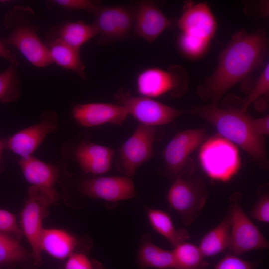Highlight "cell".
<instances>
[{
    "label": "cell",
    "instance_id": "obj_1",
    "mask_svg": "<svg viewBox=\"0 0 269 269\" xmlns=\"http://www.w3.org/2000/svg\"><path fill=\"white\" fill-rule=\"evenodd\" d=\"M268 47V39L263 31L235 33L220 54L214 73L199 86V96L217 105L229 89L260 65L267 54Z\"/></svg>",
    "mask_w": 269,
    "mask_h": 269
},
{
    "label": "cell",
    "instance_id": "obj_2",
    "mask_svg": "<svg viewBox=\"0 0 269 269\" xmlns=\"http://www.w3.org/2000/svg\"><path fill=\"white\" fill-rule=\"evenodd\" d=\"M190 112L212 124L219 135L243 149L263 168H267L264 137L256 132L253 118L246 111L241 109L221 108L210 103L195 106Z\"/></svg>",
    "mask_w": 269,
    "mask_h": 269
},
{
    "label": "cell",
    "instance_id": "obj_3",
    "mask_svg": "<svg viewBox=\"0 0 269 269\" xmlns=\"http://www.w3.org/2000/svg\"><path fill=\"white\" fill-rule=\"evenodd\" d=\"M34 15L29 7L18 6L12 9L4 21L5 27L11 32L3 42L15 47L35 66L43 68L53 62L48 47L41 41L30 22Z\"/></svg>",
    "mask_w": 269,
    "mask_h": 269
},
{
    "label": "cell",
    "instance_id": "obj_4",
    "mask_svg": "<svg viewBox=\"0 0 269 269\" xmlns=\"http://www.w3.org/2000/svg\"><path fill=\"white\" fill-rule=\"evenodd\" d=\"M57 198L56 192L32 185L28 189V198L20 213V228L31 247L35 267L42 263L39 241L43 221L48 214V208Z\"/></svg>",
    "mask_w": 269,
    "mask_h": 269
},
{
    "label": "cell",
    "instance_id": "obj_5",
    "mask_svg": "<svg viewBox=\"0 0 269 269\" xmlns=\"http://www.w3.org/2000/svg\"><path fill=\"white\" fill-rule=\"evenodd\" d=\"M199 160L209 177L222 182L230 180L241 166L237 146L219 134L209 138L202 145Z\"/></svg>",
    "mask_w": 269,
    "mask_h": 269
},
{
    "label": "cell",
    "instance_id": "obj_6",
    "mask_svg": "<svg viewBox=\"0 0 269 269\" xmlns=\"http://www.w3.org/2000/svg\"><path fill=\"white\" fill-rule=\"evenodd\" d=\"M241 194H233L228 210L230 216V254L239 256L246 252L269 247L268 241L248 217L241 206Z\"/></svg>",
    "mask_w": 269,
    "mask_h": 269
},
{
    "label": "cell",
    "instance_id": "obj_7",
    "mask_svg": "<svg viewBox=\"0 0 269 269\" xmlns=\"http://www.w3.org/2000/svg\"><path fill=\"white\" fill-rule=\"evenodd\" d=\"M208 193L199 177L176 179L167 195L170 206L179 215L186 226L193 224L204 207Z\"/></svg>",
    "mask_w": 269,
    "mask_h": 269
},
{
    "label": "cell",
    "instance_id": "obj_8",
    "mask_svg": "<svg viewBox=\"0 0 269 269\" xmlns=\"http://www.w3.org/2000/svg\"><path fill=\"white\" fill-rule=\"evenodd\" d=\"M187 75L180 66H171L165 70L157 67L141 71L136 79V87L142 96L157 97L167 93L174 96L182 95L187 89Z\"/></svg>",
    "mask_w": 269,
    "mask_h": 269
},
{
    "label": "cell",
    "instance_id": "obj_9",
    "mask_svg": "<svg viewBox=\"0 0 269 269\" xmlns=\"http://www.w3.org/2000/svg\"><path fill=\"white\" fill-rule=\"evenodd\" d=\"M205 129H190L178 132L168 143L163 152L166 165L174 180L192 177L194 168L187 163L189 155L206 137Z\"/></svg>",
    "mask_w": 269,
    "mask_h": 269
},
{
    "label": "cell",
    "instance_id": "obj_10",
    "mask_svg": "<svg viewBox=\"0 0 269 269\" xmlns=\"http://www.w3.org/2000/svg\"><path fill=\"white\" fill-rule=\"evenodd\" d=\"M115 98L117 104L122 106L128 114L140 124L147 126L154 127L171 123L185 112L150 98L131 96L123 89L118 91Z\"/></svg>",
    "mask_w": 269,
    "mask_h": 269
},
{
    "label": "cell",
    "instance_id": "obj_11",
    "mask_svg": "<svg viewBox=\"0 0 269 269\" xmlns=\"http://www.w3.org/2000/svg\"><path fill=\"white\" fill-rule=\"evenodd\" d=\"M156 137L154 127L140 124L133 134L119 149L117 167L125 176L130 178L153 155Z\"/></svg>",
    "mask_w": 269,
    "mask_h": 269
},
{
    "label": "cell",
    "instance_id": "obj_12",
    "mask_svg": "<svg viewBox=\"0 0 269 269\" xmlns=\"http://www.w3.org/2000/svg\"><path fill=\"white\" fill-rule=\"evenodd\" d=\"M93 23L100 36V42L128 37L134 24L135 10L130 6H100L94 12Z\"/></svg>",
    "mask_w": 269,
    "mask_h": 269
},
{
    "label": "cell",
    "instance_id": "obj_13",
    "mask_svg": "<svg viewBox=\"0 0 269 269\" xmlns=\"http://www.w3.org/2000/svg\"><path fill=\"white\" fill-rule=\"evenodd\" d=\"M81 190L85 196L112 202L133 198L137 195L133 181L125 176L89 179L82 183Z\"/></svg>",
    "mask_w": 269,
    "mask_h": 269
},
{
    "label": "cell",
    "instance_id": "obj_14",
    "mask_svg": "<svg viewBox=\"0 0 269 269\" xmlns=\"http://www.w3.org/2000/svg\"><path fill=\"white\" fill-rule=\"evenodd\" d=\"M181 33L209 42L216 30V21L206 2H187L177 21Z\"/></svg>",
    "mask_w": 269,
    "mask_h": 269
},
{
    "label": "cell",
    "instance_id": "obj_15",
    "mask_svg": "<svg viewBox=\"0 0 269 269\" xmlns=\"http://www.w3.org/2000/svg\"><path fill=\"white\" fill-rule=\"evenodd\" d=\"M72 114L75 120L85 127L107 123L121 125L128 115L120 104L108 103L77 104L74 106Z\"/></svg>",
    "mask_w": 269,
    "mask_h": 269
},
{
    "label": "cell",
    "instance_id": "obj_16",
    "mask_svg": "<svg viewBox=\"0 0 269 269\" xmlns=\"http://www.w3.org/2000/svg\"><path fill=\"white\" fill-rule=\"evenodd\" d=\"M171 26V21L152 2H140L135 9L134 27L137 37L152 42Z\"/></svg>",
    "mask_w": 269,
    "mask_h": 269
},
{
    "label": "cell",
    "instance_id": "obj_17",
    "mask_svg": "<svg viewBox=\"0 0 269 269\" xmlns=\"http://www.w3.org/2000/svg\"><path fill=\"white\" fill-rule=\"evenodd\" d=\"M45 118L39 124L21 130L4 140L5 148H8L22 158L31 156L45 138L47 134L57 128L54 116Z\"/></svg>",
    "mask_w": 269,
    "mask_h": 269
},
{
    "label": "cell",
    "instance_id": "obj_18",
    "mask_svg": "<svg viewBox=\"0 0 269 269\" xmlns=\"http://www.w3.org/2000/svg\"><path fill=\"white\" fill-rule=\"evenodd\" d=\"M74 155L83 171L101 175L111 169L114 151L104 146L83 142L76 148Z\"/></svg>",
    "mask_w": 269,
    "mask_h": 269
},
{
    "label": "cell",
    "instance_id": "obj_19",
    "mask_svg": "<svg viewBox=\"0 0 269 269\" xmlns=\"http://www.w3.org/2000/svg\"><path fill=\"white\" fill-rule=\"evenodd\" d=\"M19 164L25 178L33 186L56 192L55 184L59 175L56 166L46 163L31 156L22 158Z\"/></svg>",
    "mask_w": 269,
    "mask_h": 269
},
{
    "label": "cell",
    "instance_id": "obj_20",
    "mask_svg": "<svg viewBox=\"0 0 269 269\" xmlns=\"http://www.w3.org/2000/svg\"><path fill=\"white\" fill-rule=\"evenodd\" d=\"M77 238L65 230L44 229L40 238V248L53 257L62 260L73 253L77 246Z\"/></svg>",
    "mask_w": 269,
    "mask_h": 269
},
{
    "label": "cell",
    "instance_id": "obj_21",
    "mask_svg": "<svg viewBox=\"0 0 269 269\" xmlns=\"http://www.w3.org/2000/svg\"><path fill=\"white\" fill-rule=\"evenodd\" d=\"M137 260L142 269L153 268L159 269H175L172 251L163 249L155 245L151 235L142 236L137 252Z\"/></svg>",
    "mask_w": 269,
    "mask_h": 269
},
{
    "label": "cell",
    "instance_id": "obj_22",
    "mask_svg": "<svg viewBox=\"0 0 269 269\" xmlns=\"http://www.w3.org/2000/svg\"><path fill=\"white\" fill-rule=\"evenodd\" d=\"M147 216L152 228L175 247L190 238L185 228L177 229L168 213L157 209L148 208Z\"/></svg>",
    "mask_w": 269,
    "mask_h": 269
},
{
    "label": "cell",
    "instance_id": "obj_23",
    "mask_svg": "<svg viewBox=\"0 0 269 269\" xmlns=\"http://www.w3.org/2000/svg\"><path fill=\"white\" fill-rule=\"evenodd\" d=\"M230 241V216L229 211L222 221L205 234L199 248L204 257H212L228 249Z\"/></svg>",
    "mask_w": 269,
    "mask_h": 269
},
{
    "label": "cell",
    "instance_id": "obj_24",
    "mask_svg": "<svg viewBox=\"0 0 269 269\" xmlns=\"http://www.w3.org/2000/svg\"><path fill=\"white\" fill-rule=\"evenodd\" d=\"M30 261L35 268L32 252L22 246L19 241L0 233V269H14Z\"/></svg>",
    "mask_w": 269,
    "mask_h": 269
},
{
    "label": "cell",
    "instance_id": "obj_25",
    "mask_svg": "<svg viewBox=\"0 0 269 269\" xmlns=\"http://www.w3.org/2000/svg\"><path fill=\"white\" fill-rule=\"evenodd\" d=\"M52 62L78 74L85 79V65L80 57L79 50L74 48L55 39L50 42L48 47Z\"/></svg>",
    "mask_w": 269,
    "mask_h": 269
},
{
    "label": "cell",
    "instance_id": "obj_26",
    "mask_svg": "<svg viewBox=\"0 0 269 269\" xmlns=\"http://www.w3.org/2000/svg\"><path fill=\"white\" fill-rule=\"evenodd\" d=\"M97 35L98 33L93 24H86L82 21H69L60 28L58 39L79 50L83 44Z\"/></svg>",
    "mask_w": 269,
    "mask_h": 269
},
{
    "label": "cell",
    "instance_id": "obj_27",
    "mask_svg": "<svg viewBox=\"0 0 269 269\" xmlns=\"http://www.w3.org/2000/svg\"><path fill=\"white\" fill-rule=\"evenodd\" d=\"M175 269H207L208 262L198 246L186 242L174 247L172 250Z\"/></svg>",
    "mask_w": 269,
    "mask_h": 269
},
{
    "label": "cell",
    "instance_id": "obj_28",
    "mask_svg": "<svg viewBox=\"0 0 269 269\" xmlns=\"http://www.w3.org/2000/svg\"><path fill=\"white\" fill-rule=\"evenodd\" d=\"M20 95L16 66L11 64L6 70L0 73V102H13L17 100Z\"/></svg>",
    "mask_w": 269,
    "mask_h": 269
},
{
    "label": "cell",
    "instance_id": "obj_29",
    "mask_svg": "<svg viewBox=\"0 0 269 269\" xmlns=\"http://www.w3.org/2000/svg\"><path fill=\"white\" fill-rule=\"evenodd\" d=\"M209 41L181 33L178 44L180 50L186 56L191 58L201 56L207 49Z\"/></svg>",
    "mask_w": 269,
    "mask_h": 269
},
{
    "label": "cell",
    "instance_id": "obj_30",
    "mask_svg": "<svg viewBox=\"0 0 269 269\" xmlns=\"http://www.w3.org/2000/svg\"><path fill=\"white\" fill-rule=\"evenodd\" d=\"M269 91V66L267 64L259 76L253 89L244 100L241 110L246 111L250 104L262 96L267 95Z\"/></svg>",
    "mask_w": 269,
    "mask_h": 269
},
{
    "label": "cell",
    "instance_id": "obj_31",
    "mask_svg": "<svg viewBox=\"0 0 269 269\" xmlns=\"http://www.w3.org/2000/svg\"><path fill=\"white\" fill-rule=\"evenodd\" d=\"M0 233L19 241L23 235L15 215L7 210L0 209Z\"/></svg>",
    "mask_w": 269,
    "mask_h": 269
},
{
    "label": "cell",
    "instance_id": "obj_32",
    "mask_svg": "<svg viewBox=\"0 0 269 269\" xmlns=\"http://www.w3.org/2000/svg\"><path fill=\"white\" fill-rule=\"evenodd\" d=\"M65 269H105L102 265L95 260H90L82 253H73L67 260Z\"/></svg>",
    "mask_w": 269,
    "mask_h": 269
},
{
    "label": "cell",
    "instance_id": "obj_33",
    "mask_svg": "<svg viewBox=\"0 0 269 269\" xmlns=\"http://www.w3.org/2000/svg\"><path fill=\"white\" fill-rule=\"evenodd\" d=\"M256 265L255 262H249L230 253L216 264L215 269H255Z\"/></svg>",
    "mask_w": 269,
    "mask_h": 269
},
{
    "label": "cell",
    "instance_id": "obj_34",
    "mask_svg": "<svg viewBox=\"0 0 269 269\" xmlns=\"http://www.w3.org/2000/svg\"><path fill=\"white\" fill-rule=\"evenodd\" d=\"M250 216L262 223L269 222V195L267 192L260 195L251 211Z\"/></svg>",
    "mask_w": 269,
    "mask_h": 269
},
{
    "label": "cell",
    "instance_id": "obj_35",
    "mask_svg": "<svg viewBox=\"0 0 269 269\" xmlns=\"http://www.w3.org/2000/svg\"><path fill=\"white\" fill-rule=\"evenodd\" d=\"M51 2L66 9L84 10L94 13L100 6L98 2L88 0H54Z\"/></svg>",
    "mask_w": 269,
    "mask_h": 269
},
{
    "label": "cell",
    "instance_id": "obj_36",
    "mask_svg": "<svg viewBox=\"0 0 269 269\" xmlns=\"http://www.w3.org/2000/svg\"><path fill=\"white\" fill-rule=\"evenodd\" d=\"M252 125L256 132L260 135H264L269 134V116L267 115L258 119H253Z\"/></svg>",
    "mask_w": 269,
    "mask_h": 269
},
{
    "label": "cell",
    "instance_id": "obj_37",
    "mask_svg": "<svg viewBox=\"0 0 269 269\" xmlns=\"http://www.w3.org/2000/svg\"><path fill=\"white\" fill-rule=\"evenodd\" d=\"M0 57L3 58L16 66L19 65V62L16 57L7 48L6 45L0 40Z\"/></svg>",
    "mask_w": 269,
    "mask_h": 269
},
{
    "label": "cell",
    "instance_id": "obj_38",
    "mask_svg": "<svg viewBox=\"0 0 269 269\" xmlns=\"http://www.w3.org/2000/svg\"><path fill=\"white\" fill-rule=\"evenodd\" d=\"M5 148L4 144L3 141H1L0 139V162L2 159V153L3 150Z\"/></svg>",
    "mask_w": 269,
    "mask_h": 269
},
{
    "label": "cell",
    "instance_id": "obj_39",
    "mask_svg": "<svg viewBox=\"0 0 269 269\" xmlns=\"http://www.w3.org/2000/svg\"><path fill=\"white\" fill-rule=\"evenodd\" d=\"M1 169L0 168V173L1 172Z\"/></svg>",
    "mask_w": 269,
    "mask_h": 269
}]
</instances>
